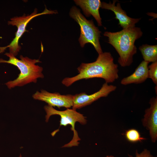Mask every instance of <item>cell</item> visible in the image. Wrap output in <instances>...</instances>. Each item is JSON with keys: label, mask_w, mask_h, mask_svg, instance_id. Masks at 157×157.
Returning <instances> with one entry per match:
<instances>
[{"label": "cell", "mask_w": 157, "mask_h": 157, "mask_svg": "<svg viewBox=\"0 0 157 157\" xmlns=\"http://www.w3.org/2000/svg\"><path fill=\"white\" fill-rule=\"evenodd\" d=\"M118 67L117 65L114 63L111 53L103 52L99 54L95 61L88 63H82L77 68L78 74L64 78L62 83L69 87L80 80L95 78H103L108 83H112L119 78Z\"/></svg>", "instance_id": "6da1fadb"}, {"label": "cell", "mask_w": 157, "mask_h": 157, "mask_svg": "<svg viewBox=\"0 0 157 157\" xmlns=\"http://www.w3.org/2000/svg\"><path fill=\"white\" fill-rule=\"evenodd\" d=\"M142 35L140 28L135 26L116 32L106 31L104 34L119 55L118 63L122 67L129 66L133 63V56L137 51L135 42Z\"/></svg>", "instance_id": "7a4b0ae2"}, {"label": "cell", "mask_w": 157, "mask_h": 157, "mask_svg": "<svg viewBox=\"0 0 157 157\" xmlns=\"http://www.w3.org/2000/svg\"><path fill=\"white\" fill-rule=\"evenodd\" d=\"M4 55L9 58L8 60L1 58L0 63H7L14 65L20 71L16 79L5 83L9 89L16 86H22L31 82L36 83L38 78L44 77L42 67L35 65L41 62L39 59H31L22 55L20 56L19 59L9 52L6 53Z\"/></svg>", "instance_id": "3957f363"}, {"label": "cell", "mask_w": 157, "mask_h": 157, "mask_svg": "<svg viewBox=\"0 0 157 157\" xmlns=\"http://www.w3.org/2000/svg\"><path fill=\"white\" fill-rule=\"evenodd\" d=\"M69 15L80 26L81 33L78 41L81 46L83 47L85 44L89 43L94 47L99 54L103 53L99 41L101 32L95 26L92 19H87L75 6L71 8Z\"/></svg>", "instance_id": "277c9868"}, {"label": "cell", "mask_w": 157, "mask_h": 157, "mask_svg": "<svg viewBox=\"0 0 157 157\" xmlns=\"http://www.w3.org/2000/svg\"><path fill=\"white\" fill-rule=\"evenodd\" d=\"M44 108L47 114L45 116L46 122L48 121L49 117L51 115H58L60 117V126H65L68 124L71 126V130L73 131L74 133L73 138L69 142L62 147H70L78 146L79 144L78 141L81 139L75 129V124L76 122H78L82 125L85 124L87 123L86 117L83 114L72 109L67 108L65 110L59 111L48 105L45 106Z\"/></svg>", "instance_id": "5b68a950"}, {"label": "cell", "mask_w": 157, "mask_h": 157, "mask_svg": "<svg viewBox=\"0 0 157 157\" xmlns=\"http://www.w3.org/2000/svg\"><path fill=\"white\" fill-rule=\"evenodd\" d=\"M57 13V11L48 10L46 8L44 11L40 13H38L36 8L30 15L24 14L21 16H16L11 18L8 22V25L15 26L17 28L15 37L8 45L4 47L0 46V53L3 52L7 48L9 49V53L15 56L18 54L21 49V47L19 44V42L23 34L27 31L26 29L28 23L33 18L43 15L53 14Z\"/></svg>", "instance_id": "8992f818"}, {"label": "cell", "mask_w": 157, "mask_h": 157, "mask_svg": "<svg viewBox=\"0 0 157 157\" xmlns=\"http://www.w3.org/2000/svg\"><path fill=\"white\" fill-rule=\"evenodd\" d=\"M116 88V86L109 85L105 83L98 91L93 94L89 95L85 92H81L73 95L72 109L76 110L90 104L101 97H106Z\"/></svg>", "instance_id": "52a82bcc"}, {"label": "cell", "mask_w": 157, "mask_h": 157, "mask_svg": "<svg viewBox=\"0 0 157 157\" xmlns=\"http://www.w3.org/2000/svg\"><path fill=\"white\" fill-rule=\"evenodd\" d=\"M33 97L35 99L44 101L49 106L59 108L63 107L69 108L73 105V95L70 94L61 95L59 93H50L42 90L40 92L37 91L33 95Z\"/></svg>", "instance_id": "ba28073f"}, {"label": "cell", "mask_w": 157, "mask_h": 157, "mask_svg": "<svg viewBox=\"0 0 157 157\" xmlns=\"http://www.w3.org/2000/svg\"><path fill=\"white\" fill-rule=\"evenodd\" d=\"M150 107L145 110L142 119L143 126L149 132L151 142L157 140V97H154L150 100Z\"/></svg>", "instance_id": "9c48e42d"}, {"label": "cell", "mask_w": 157, "mask_h": 157, "mask_svg": "<svg viewBox=\"0 0 157 157\" xmlns=\"http://www.w3.org/2000/svg\"><path fill=\"white\" fill-rule=\"evenodd\" d=\"M116 1V0H113L112 3L110 2L108 3L101 2L100 8L113 11L115 15V18L119 21V24L123 29L135 27V24L140 21V19L133 18L129 17L125 11L122 9L119 3L115 5Z\"/></svg>", "instance_id": "30bf717a"}, {"label": "cell", "mask_w": 157, "mask_h": 157, "mask_svg": "<svg viewBox=\"0 0 157 157\" xmlns=\"http://www.w3.org/2000/svg\"><path fill=\"white\" fill-rule=\"evenodd\" d=\"M75 3L82 9L87 17L92 15L96 20L99 26L102 25L101 19L99 12L101 1L99 0H74Z\"/></svg>", "instance_id": "8fae6325"}, {"label": "cell", "mask_w": 157, "mask_h": 157, "mask_svg": "<svg viewBox=\"0 0 157 157\" xmlns=\"http://www.w3.org/2000/svg\"><path fill=\"white\" fill-rule=\"evenodd\" d=\"M149 63L148 62L142 61L132 74L121 80V83L126 85L132 83L140 84L144 82L149 78Z\"/></svg>", "instance_id": "7c38bea8"}, {"label": "cell", "mask_w": 157, "mask_h": 157, "mask_svg": "<svg viewBox=\"0 0 157 157\" xmlns=\"http://www.w3.org/2000/svg\"><path fill=\"white\" fill-rule=\"evenodd\" d=\"M144 61L154 63L157 61V45L143 44L139 47Z\"/></svg>", "instance_id": "4fadbf2b"}, {"label": "cell", "mask_w": 157, "mask_h": 157, "mask_svg": "<svg viewBox=\"0 0 157 157\" xmlns=\"http://www.w3.org/2000/svg\"><path fill=\"white\" fill-rule=\"evenodd\" d=\"M125 136L126 139L131 142H142L145 139L142 137L139 132L135 129H131L125 132Z\"/></svg>", "instance_id": "5bb4252c"}, {"label": "cell", "mask_w": 157, "mask_h": 157, "mask_svg": "<svg viewBox=\"0 0 157 157\" xmlns=\"http://www.w3.org/2000/svg\"><path fill=\"white\" fill-rule=\"evenodd\" d=\"M149 78H151L154 83L157 85V61L152 63L148 66Z\"/></svg>", "instance_id": "9a60e30c"}, {"label": "cell", "mask_w": 157, "mask_h": 157, "mask_svg": "<svg viewBox=\"0 0 157 157\" xmlns=\"http://www.w3.org/2000/svg\"><path fill=\"white\" fill-rule=\"evenodd\" d=\"M135 155V157H155L151 154L149 151L146 149H144L140 153H139L137 150L136 151ZM129 156L130 157H133L130 155Z\"/></svg>", "instance_id": "2e32d148"}, {"label": "cell", "mask_w": 157, "mask_h": 157, "mask_svg": "<svg viewBox=\"0 0 157 157\" xmlns=\"http://www.w3.org/2000/svg\"><path fill=\"white\" fill-rule=\"evenodd\" d=\"M106 157H114L112 155H108L106 156Z\"/></svg>", "instance_id": "e0dca14e"}, {"label": "cell", "mask_w": 157, "mask_h": 157, "mask_svg": "<svg viewBox=\"0 0 157 157\" xmlns=\"http://www.w3.org/2000/svg\"><path fill=\"white\" fill-rule=\"evenodd\" d=\"M19 157H22V156L21 155V154L20 155V156H19Z\"/></svg>", "instance_id": "ac0fdd59"}]
</instances>
